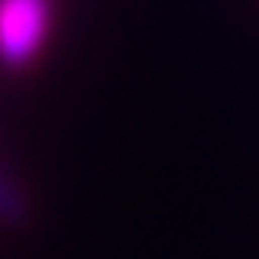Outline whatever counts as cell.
<instances>
[{"mask_svg": "<svg viewBox=\"0 0 259 259\" xmlns=\"http://www.w3.org/2000/svg\"><path fill=\"white\" fill-rule=\"evenodd\" d=\"M52 23L49 0H0V62L23 68L42 49Z\"/></svg>", "mask_w": 259, "mask_h": 259, "instance_id": "obj_1", "label": "cell"}]
</instances>
